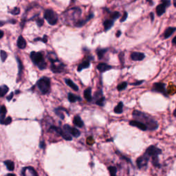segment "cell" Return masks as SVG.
<instances>
[{
  "label": "cell",
  "instance_id": "cell-1",
  "mask_svg": "<svg viewBox=\"0 0 176 176\" xmlns=\"http://www.w3.org/2000/svg\"><path fill=\"white\" fill-rule=\"evenodd\" d=\"M133 117L135 120H139L147 125L148 130L153 131L157 129L158 124L154 119H153L150 116L146 114L145 113L138 111V110H134L133 112Z\"/></svg>",
  "mask_w": 176,
  "mask_h": 176
},
{
  "label": "cell",
  "instance_id": "cell-2",
  "mask_svg": "<svg viewBox=\"0 0 176 176\" xmlns=\"http://www.w3.org/2000/svg\"><path fill=\"white\" fill-rule=\"evenodd\" d=\"M31 58L32 61L38 67L39 70H43L46 69L47 64L45 61L43 55L41 52H32L31 53Z\"/></svg>",
  "mask_w": 176,
  "mask_h": 176
},
{
  "label": "cell",
  "instance_id": "cell-3",
  "mask_svg": "<svg viewBox=\"0 0 176 176\" xmlns=\"http://www.w3.org/2000/svg\"><path fill=\"white\" fill-rule=\"evenodd\" d=\"M39 90L43 94H47L50 92V79L46 76L40 78L37 83Z\"/></svg>",
  "mask_w": 176,
  "mask_h": 176
},
{
  "label": "cell",
  "instance_id": "cell-4",
  "mask_svg": "<svg viewBox=\"0 0 176 176\" xmlns=\"http://www.w3.org/2000/svg\"><path fill=\"white\" fill-rule=\"evenodd\" d=\"M44 18L48 21V23L50 25H52V26L56 24L58 21L57 15L52 10H46L44 14Z\"/></svg>",
  "mask_w": 176,
  "mask_h": 176
},
{
  "label": "cell",
  "instance_id": "cell-5",
  "mask_svg": "<svg viewBox=\"0 0 176 176\" xmlns=\"http://www.w3.org/2000/svg\"><path fill=\"white\" fill-rule=\"evenodd\" d=\"M65 65L63 63L60 62L58 60L56 61L51 62L50 70L53 73H61L65 71Z\"/></svg>",
  "mask_w": 176,
  "mask_h": 176
},
{
  "label": "cell",
  "instance_id": "cell-6",
  "mask_svg": "<svg viewBox=\"0 0 176 176\" xmlns=\"http://www.w3.org/2000/svg\"><path fill=\"white\" fill-rule=\"evenodd\" d=\"M50 131L52 130V131H54V132H55L56 133L58 134V135H61L62 138H63L65 140H68V141H70V140H72V136L70 135V134L67 133L65 131L64 132V131L62 130L61 128H60V127H55V126H51L50 127Z\"/></svg>",
  "mask_w": 176,
  "mask_h": 176
},
{
  "label": "cell",
  "instance_id": "cell-7",
  "mask_svg": "<svg viewBox=\"0 0 176 176\" xmlns=\"http://www.w3.org/2000/svg\"><path fill=\"white\" fill-rule=\"evenodd\" d=\"M152 91L155 92H159L163 94L165 96H168V92L166 89V85L162 83H155L153 85Z\"/></svg>",
  "mask_w": 176,
  "mask_h": 176
},
{
  "label": "cell",
  "instance_id": "cell-8",
  "mask_svg": "<svg viewBox=\"0 0 176 176\" xmlns=\"http://www.w3.org/2000/svg\"><path fill=\"white\" fill-rule=\"evenodd\" d=\"M149 160V156L145 153L143 155L139 157L136 160V164L138 168L141 169L142 168H145V167H147V165H148Z\"/></svg>",
  "mask_w": 176,
  "mask_h": 176
},
{
  "label": "cell",
  "instance_id": "cell-9",
  "mask_svg": "<svg viewBox=\"0 0 176 176\" xmlns=\"http://www.w3.org/2000/svg\"><path fill=\"white\" fill-rule=\"evenodd\" d=\"M171 5L170 0H162V4L158 5L156 8V13L157 16H161L165 13L166 8Z\"/></svg>",
  "mask_w": 176,
  "mask_h": 176
},
{
  "label": "cell",
  "instance_id": "cell-10",
  "mask_svg": "<svg viewBox=\"0 0 176 176\" xmlns=\"http://www.w3.org/2000/svg\"><path fill=\"white\" fill-rule=\"evenodd\" d=\"M145 153H147L149 157H153L155 156V155H159L162 153V150L160 149L157 148L155 146L151 145L147 149Z\"/></svg>",
  "mask_w": 176,
  "mask_h": 176
},
{
  "label": "cell",
  "instance_id": "cell-11",
  "mask_svg": "<svg viewBox=\"0 0 176 176\" xmlns=\"http://www.w3.org/2000/svg\"><path fill=\"white\" fill-rule=\"evenodd\" d=\"M63 130H64L67 133H68L75 138H78L80 135V132L78 130H77L75 127H70L69 125H63Z\"/></svg>",
  "mask_w": 176,
  "mask_h": 176
},
{
  "label": "cell",
  "instance_id": "cell-12",
  "mask_svg": "<svg viewBox=\"0 0 176 176\" xmlns=\"http://www.w3.org/2000/svg\"><path fill=\"white\" fill-rule=\"evenodd\" d=\"M94 98L96 100H95V103H96V105H99L100 107L104 106L105 98V97L103 96V92H102L101 90H100V92H97L95 94Z\"/></svg>",
  "mask_w": 176,
  "mask_h": 176
},
{
  "label": "cell",
  "instance_id": "cell-13",
  "mask_svg": "<svg viewBox=\"0 0 176 176\" xmlns=\"http://www.w3.org/2000/svg\"><path fill=\"white\" fill-rule=\"evenodd\" d=\"M130 125L133 127H137V128H138L139 130H140L142 131L148 130L147 125H146L145 124H144L143 123H142V122L139 121V120H131V121L130 122Z\"/></svg>",
  "mask_w": 176,
  "mask_h": 176
},
{
  "label": "cell",
  "instance_id": "cell-14",
  "mask_svg": "<svg viewBox=\"0 0 176 176\" xmlns=\"http://www.w3.org/2000/svg\"><path fill=\"white\" fill-rule=\"evenodd\" d=\"M131 58L133 61H142L145 58V55L144 53L138 52H134L131 54Z\"/></svg>",
  "mask_w": 176,
  "mask_h": 176
},
{
  "label": "cell",
  "instance_id": "cell-15",
  "mask_svg": "<svg viewBox=\"0 0 176 176\" xmlns=\"http://www.w3.org/2000/svg\"><path fill=\"white\" fill-rule=\"evenodd\" d=\"M112 67L111 65H109L106 64L105 63H100L97 65V69L99 70V72H105L107 71V70H110V69H112Z\"/></svg>",
  "mask_w": 176,
  "mask_h": 176
},
{
  "label": "cell",
  "instance_id": "cell-16",
  "mask_svg": "<svg viewBox=\"0 0 176 176\" xmlns=\"http://www.w3.org/2000/svg\"><path fill=\"white\" fill-rule=\"evenodd\" d=\"M7 113V110H6V107L4 105H2L0 109V123L1 125H4V122L5 118H6V114Z\"/></svg>",
  "mask_w": 176,
  "mask_h": 176
},
{
  "label": "cell",
  "instance_id": "cell-17",
  "mask_svg": "<svg viewBox=\"0 0 176 176\" xmlns=\"http://www.w3.org/2000/svg\"><path fill=\"white\" fill-rule=\"evenodd\" d=\"M73 123L75 126L80 127V128L84 126V123H83V120L80 118L79 116H75L74 118L73 119Z\"/></svg>",
  "mask_w": 176,
  "mask_h": 176
},
{
  "label": "cell",
  "instance_id": "cell-18",
  "mask_svg": "<svg viewBox=\"0 0 176 176\" xmlns=\"http://www.w3.org/2000/svg\"><path fill=\"white\" fill-rule=\"evenodd\" d=\"M94 17L93 14H90V15L88 16V17H87L85 19H83V20H80V21H77V22L75 23V26L78 27V28H80V27H82L83 26H84V25L88 22V21H90V19H92V17Z\"/></svg>",
  "mask_w": 176,
  "mask_h": 176
},
{
  "label": "cell",
  "instance_id": "cell-19",
  "mask_svg": "<svg viewBox=\"0 0 176 176\" xmlns=\"http://www.w3.org/2000/svg\"><path fill=\"white\" fill-rule=\"evenodd\" d=\"M17 47L20 49H24L26 47V41L22 36H19L17 39Z\"/></svg>",
  "mask_w": 176,
  "mask_h": 176
},
{
  "label": "cell",
  "instance_id": "cell-20",
  "mask_svg": "<svg viewBox=\"0 0 176 176\" xmlns=\"http://www.w3.org/2000/svg\"><path fill=\"white\" fill-rule=\"evenodd\" d=\"M176 31V28H173V27H169V28H167L166 31L164 33V38L165 39H168L171 36L173 33Z\"/></svg>",
  "mask_w": 176,
  "mask_h": 176
},
{
  "label": "cell",
  "instance_id": "cell-21",
  "mask_svg": "<svg viewBox=\"0 0 176 176\" xmlns=\"http://www.w3.org/2000/svg\"><path fill=\"white\" fill-rule=\"evenodd\" d=\"M90 60H86V61H83V63H81L79 65H78L77 70H78V72H80L83 70L90 68Z\"/></svg>",
  "mask_w": 176,
  "mask_h": 176
},
{
  "label": "cell",
  "instance_id": "cell-22",
  "mask_svg": "<svg viewBox=\"0 0 176 176\" xmlns=\"http://www.w3.org/2000/svg\"><path fill=\"white\" fill-rule=\"evenodd\" d=\"M65 82L67 85H68L70 88H71L74 91H78V87L74 83L72 80L69 79V78H66V79H65Z\"/></svg>",
  "mask_w": 176,
  "mask_h": 176
},
{
  "label": "cell",
  "instance_id": "cell-23",
  "mask_svg": "<svg viewBox=\"0 0 176 176\" xmlns=\"http://www.w3.org/2000/svg\"><path fill=\"white\" fill-rule=\"evenodd\" d=\"M84 97L88 101L90 102L92 100V88H89L84 91Z\"/></svg>",
  "mask_w": 176,
  "mask_h": 176
},
{
  "label": "cell",
  "instance_id": "cell-24",
  "mask_svg": "<svg viewBox=\"0 0 176 176\" xmlns=\"http://www.w3.org/2000/svg\"><path fill=\"white\" fill-rule=\"evenodd\" d=\"M114 25V21L113 20H110V19H107L104 21L103 23V26L104 28H105V31H107L113 26Z\"/></svg>",
  "mask_w": 176,
  "mask_h": 176
},
{
  "label": "cell",
  "instance_id": "cell-25",
  "mask_svg": "<svg viewBox=\"0 0 176 176\" xmlns=\"http://www.w3.org/2000/svg\"><path fill=\"white\" fill-rule=\"evenodd\" d=\"M68 100H69L70 103H75V102H76L77 100H78V101H80V100H81V98H80V96H75V95H74L72 93L68 94Z\"/></svg>",
  "mask_w": 176,
  "mask_h": 176
},
{
  "label": "cell",
  "instance_id": "cell-26",
  "mask_svg": "<svg viewBox=\"0 0 176 176\" xmlns=\"http://www.w3.org/2000/svg\"><path fill=\"white\" fill-rule=\"evenodd\" d=\"M4 165H6V168L8 171H14L15 169V164L13 161L11 160H6L4 162Z\"/></svg>",
  "mask_w": 176,
  "mask_h": 176
},
{
  "label": "cell",
  "instance_id": "cell-27",
  "mask_svg": "<svg viewBox=\"0 0 176 176\" xmlns=\"http://www.w3.org/2000/svg\"><path fill=\"white\" fill-rule=\"evenodd\" d=\"M107 50H108L107 48H103V49H97L96 54H97V56H98V58H99V59H102V58H103L105 54L107 52Z\"/></svg>",
  "mask_w": 176,
  "mask_h": 176
},
{
  "label": "cell",
  "instance_id": "cell-28",
  "mask_svg": "<svg viewBox=\"0 0 176 176\" xmlns=\"http://www.w3.org/2000/svg\"><path fill=\"white\" fill-rule=\"evenodd\" d=\"M8 90H9V88H8L7 85H1V88H0V96H1V97H4L7 94Z\"/></svg>",
  "mask_w": 176,
  "mask_h": 176
},
{
  "label": "cell",
  "instance_id": "cell-29",
  "mask_svg": "<svg viewBox=\"0 0 176 176\" xmlns=\"http://www.w3.org/2000/svg\"><path fill=\"white\" fill-rule=\"evenodd\" d=\"M123 102H120V103H118V105L114 108V112L116 114H120L123 113Z\"/></svg>",
  "mask_w": 176,
  "mask_h": 176
},
{
  "label": "cell",
  "instance_id": "cell-30",
  "mask_svg": "<svg viewBox=\"0 0 176 176\" xmlns=\"http://www.w3.org/2000/svg\"><path fill=\"white\" fill-rule=\"evenodd\" d=\"M63 110H65V109L62 108V107H58V108H56L54 110L55 114L61 119H64V115H63V114L61 112Z\"/></svg>",
  "mask_w": 176,
  "mask_h": 176
},
{
  "label": "cell",
  "instance_id": "cell-31",
  "mask_svg": "<svg viewBox=\"0 0 176 176\" xmlns=\"http://www.w3.org/2000/svg\"><path fill=\"white\" fill-rule=\"evenodd\" d=\"M26 171H28V172L31 173V175L33 176H37L38 173H37L36 171H35V169L33 168V167H25V168H23Z\"/></svg>",
  "mask_w": 176,
  "mask_h": 176
},
{
  "label": "cell",
  "instance_id": "cell-32",
  "mask_svg": "<svg viewBox=\"0 0 176 176\" xmlns=\"http://www.w3.org/2000/svg\"><path fill=\"white\" fill-rule=\"evenodd\" d=\"M158 155H155V156L152 157V164L155 167H160V165L159 163V160H158Z\"/></svg>",
  "mask_w": 176,
  "mask_h": 176
},
{
  "label": "cell",
  "instance_id": "cell-33",
  "mask_svg": "<svg viewBox=\"0 0 176 176\" xmlns=\"http://www.w3.org/2000/svg\"><path fill=\"white\" fill-rule=\"evenodd\" d=\"M108 170L109 172H110V175L112 176H115L117 173V169L116 168V167H113V166H111V167H108Z\"/></svg>",
  "mask_w": 176,
  "mask_h": 176
},
{
  "label": "cell",
  "instance_id": "cell-34",
  "mask_svg": "<svg viewBox=\"0 0 176 176\" xmlns=\"http://www.w3.org/2000/svg\"><path fill=\"white\" fill-rule=\"evenodd\" d=\"M17 64H18V69H19V72H18V76L19 77L20 76V75H21V72H22L23 70V65L22 63H21V61H20V59L18 57H17Z\"/></svg>",
  "mask_w": 176,
  "mask_h": 176
},
{
  "label": "cell",
  "instance_id": "cell-35",
  "mask_svg": "<svg viewBox=\"0 0 176 176\" xmlns=\"http://www.w3.org/2000/svg\"><path fill=\"white\" fill-rule=\"evenodd\" d=\"M127 82H123V83H120V84H119L118 86H117V90H118V91H122V90H125V89L127 88Z\"/></svg>",
  "mask_w": 176,
  "mask_h": 176
},
{
  "label": "cell",
  "instance_id": "cell-36",
  "mask_svg": "<svg viewBox=\"0 0 176 176\" xmlns=\"http://www.w3.org/2000/svg\"><path fill=\"white\" fill-rule=\"evenodd\" d=\"M7 53L6 52L4 51L3 50H1V61L2 62H4L5 61H6V59L7 58Z\"/></svg>",
  "mask_w": 176,
  "mask_h": 176
},
{
  "label": "cell",
  "instance_id": "cell-37",
  "mask_svg": "<svg viewBox=\"0 0 176 176\" xmlns=\"http://www.w3.org/2000/svg\"><path fill=\"white\" fill-rule=\"evenodd\" d=\"M120 14L118 13V12H114V13H112L111 14V18L113 20L117 19L118 18L120 17Z\"/></svg>",
  "mask_w": 176,
  "mask_h": 176
},
{
  "label": "cell",
  "instance_id": "cell-38",
  "mask_svg": "<svg viewBox=\"0 0 176 176\" xmlns=\"http://www.w3.org/2000/svg\"><path fill=\"white\" fill-rule=\"evenodd\" d=\"M11 14L14 15H19L20 13V9L19 8H15L14 9L12 10V11H11Z\"/></svg>",
  "mask_w": 176,
  "mask_h": 176
},
{
  "label": "cell",
  "instance_id": "cell-39",
  "mask_svg": "<svg viewBox=\"0 0 176 176\" xmlns=\"http://www.w3.org/2000/svg\"><path fill=\"white\" fill-rule=\"evenodd\" d=\"M11 123H12V118L11 116H8L6 118H5L4 125H9V124H11Z\"/></svg>",
  "mask_w": 176,
  "mask_h": 176
},
{
  "label": "cell",
  "instance_id": "cell-40",
  "mask_svg": "<svg viewBox=\"0 0 176 176\" xmlns=\"http://www.w3.org/2000/svg\"><path fill=\"white\" fill-rule=\"evenodd\" d=\"M35 41H43V42H44L45 43H46L47 41H48V39H47V36H46V35H45V36L43 37V39L37 38V39H35Z\"/></svg>",
  "mask_w": 176,
  "mask_h": 176
},
{
  "label": "cell",
  "instance_id": "cell-41",
  "mask_svg": "<svg viewBox=\"0 0 176 176\" xmlns=\"http://www.w3.org/2000/svg\"><path fill=\"white\" fill-rule=\"evenodd\" d=\"M124 53L123 52H120V54H119V58H120V63H121L122 65L124 64Z\"/></svg>",
  "mask_w": 176,
  "mask_h": 176
},
{
  "label": "cell",
  "instance_id": "cell-42",
  "mask_svg": "<svg viewBox=\"0 0 176 176\" xmlns=\"http://www.w3.org/2000/svg\"><path fill=\"white\" fill-rule=\"evenodd\" d=\"M127 16H128V14H127V12H125V13H124V15H123V17H122L121 19H120V22H123V21H125V20L127 19Z\"/></svg>",
  "mask_w": 176,
  "mask_h": 176
},
{
  "label": "cell",
  "instance_id": "cell-43",
  "mask_svg": "<svg viewBox=\"0 0 176 176\" xmlns=\"http://www.w3.org/2000/svg\"><path fill=\"white\" fill-rule=\"evenodd\" d=\"M43 20L41 19H37V25L39 27H41L43 25Z\"/></svg>",
  "mask_w": 176,
  "mask_h": 176
},
{
  "label": "cell",
  "instance_id": "cell-44",
  "mask_svg": "<svg viewBox=\"0 0 176 176\" xmlns=\"http://www.w3.org/2000/svg\"><path fill=\"white\" fill-rule=\"evenodd\" d=\"M45 147H46V144H45V142L44 141H41V142H40L39 144V147L41 149H44Z\"/></svg>",
  "mask_w": 176,
  "mask_h": 176
},
{
  "label": "cell",
  "instance_id": "cell-45",
  "mask_svg": "<svg viewBox=\"0 0 176 176\" xmlns=\"http://www.w3.org/2000/svg\"><path fill=\"white\" fill-rule=\"evenodd\" d=\"M13 95H14V94H13V92H12V93L11 94L9 95V96L6 97V99H7L8 101H10V100H11L12 99V98H13Z\"/></svg>",
  "mask_w": 176,
  "mask_h": 176
},
{
  "label": "cell",
  "instance_id": "cell-46",
  "mask_svg": "<svg viewBox=\"0 0 176 176\" xmlns=\"http://www.w3.org/2000/svg\"><path fill=\"white\" fill-rule=\"evenodd\" d=\"M144 82V80H140V81H137L135 82V83H132V85H139L140 84H142V83Z\"/></svg>",
  "mask_w": 176,
  "mask_h": 176
},
{
  "label": "cell",
  "instance_id": "cell-47",
  "mask_svg": "<svg viewBox=\"0 0 176 176\" xmlns=\"http://www.w3.org/2000/svg\"><path fill=\"white\" fill-rule=\"evenodd\" d=\"M172 43H173V44L174 45V46H176V36L175 37L173 38V39Z\"/></svg>",
  "mask_w": 176,
  "mask_h": 176
},
{
  "label": "cell",
  "instance_id": "cell-48",
  "mask_svg": "<svg viewBox=\"0 0 176 176\" xmlns=\"http://www.w3.org/2000/svg\"><path fill=\"white\" fill-rule=\"evenodd\" d=\"M150 16H151V21H153L154 19V15L153 13H150Z\"/></svg>",
  "mask_w": 176,
  "mask_h": 176
},
{
  "label": "cell",
  "instance_id": "cell-49",
  "mask_svg": "<svg viewBox=\"0 0 176 176\" xmlns=\"http://www.w3.org/2000/svg\"><path fill=\"white\" fill-rule=\"evenodd\" d=\"M120 35H121V31H118V32H117V33H116V37H120Z\"/></svg>",
  "mask_w": 176,
  "mask_h": 176
},
{
  "label": "cell",
  "instance_id": "cell-50",
  "mask_svg": "<svg viewBox=\"0 0 176 176\" xmlns=\"http://www.w3.org/2000/svg\"><path fill=\"white\" fill-rule=\"evenodd\" d=\"M0 33H1V37H0V38H2L3 37V36H4V32L3 31H1L0 32Z\"/></svg>",
  "mask_w": 176,
  "mask_h": 176
},
{
  "label": "cell",
  "instance_id": "cell-51",
  "mask_svg": "<svg viewBox=\"0 0 176 176\" xmlns=\"http://www.w3.org/2000/svg\"><path fill=\"white\" fill-rule=\"evenodd\" d=\"M173 5H174V6L176 8V0H173Z\"/></svg>",
  "mask_w": 176,
  "mask_h": 176
},
{
  "label": "cell",
  "instance_id": "cell-52",
  "mask_svg": "<svg viewBox=\"0 0 176 176\" xmlns=\"http://www.w3.org/2000/svg\"><path fill=\"white\" fill-rule=\"evenodd\" d=\"M173 116L175 117H176V108H175V111L173 112Z\"/></svg>",
  "mask_w": 176,
  "mask_h": 176
},
{
  "label": "cell",
  "instance_id": "cell-53",
  "mask_svg": "<svg viewBox=\"0 0 176 176\" xmlns=\"http://www.w3.org/2000/svg\"><path fill=\"white\" fill-rule=\"evenodd\" d=\"M7 175H12V176H15V174H11V173H10V174H7Z\"/></svg>",
  "mask_w": 176,
  "mask_h": 176
}]
</instances>
